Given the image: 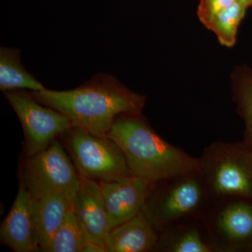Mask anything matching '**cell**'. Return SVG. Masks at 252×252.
Instances as JSON below:
<instances>
[{
  "label": "cell",
  "instance_id": "obj_18",
  "mask_svg": "<svg viewBox=\"0 0 252 252\" xmlns=\"http://www.w3.org/2000/svg\"><path fill=\"white\" fill-rule=\"evenodd\" d=\"M245 5L235 1L215 16L206 27L214 32L220 44L232 47L236 41L237 33L246 10Z\"/></svg>",
  "mask_w": 252,
  "mask_h": 252
},
{
  "label": "cell",
  "instance_id": "obj_3",
  "mask_svg": "<svg viewBox=\"0 0 252 252\" xmlns=\"http://www.w3.org/2000/svg\"><path fill=\"white\" fill-rule=\"evenodd\" d=\"M214 199L199 170L153 182L140 212L157 230L203 221Z\"/></svg>",
  "mask_w": 252,
  "mask_h": 252
},
{
  "label": "cell",
  "instance_id": "obj_1",
  "mask_svg": "<svg viewBox=\"0 0 252 252\" xmlns=\"http://www.w3.org/2000/svg\"><path fill=\"white\" fill-rule=\"evenodd\" d=\"M41 104L63 113L73 126L107 136L119 116L142 114L145 97L129 90L110 74H96L71 91H31Z\"/></svg>",
  "mask_w": 252,
  "mask_h": 252
},
{
  "label": "cell",
  "instance_id": "obj_21",
  "mask_svg": "<svg viewBox=\"0 0 252 252\" xmlns=\"http://www.w3.org/2000/svg\"><path fill=\"white\" fill-rule=\"evenodd\" d=\"M236 1L240 4L245 5L248 8L252 6V0H236Z\"/></svg>",
  "mask_w": 252,
  "mask_h": 252
},
{
  "label": "cell",
  "instance_id": "obj_22",
  "mask_svg": "<svg viewBox=\"0 0 252 252\" xmlns=\"http://www.w3.org/2000/svg\"><path fill=\"white\" fill-rule=\"evenodd\" d=\"M244 140L246 141V142H248V143L249 144V145H250V147H251L252 151V141L246 140H245V139H244Z\"/></svg>",
  "mask_w": 252,
  "mask_h": 252
},
{
  "label": "cell",
  "instance_id": "obj_20",
  "mask_svg": "<svg viewBox=\"0 0 252 252\" xmlns=\"http://www.w3.org/2000/svg\"><path fill=\"white\" fill-rule=\"evenodd\" d=\"M81 252H107L105 247L99 244L89 241L81 250Z\"/></svg>",
  "mask_w": 252,
  "mask_h": 252
},
{
  "label": "cell",
  "instance_id": "obj_13",
  "mask_svg": "<svg viewBox=\"0 0 252 252\" xmlns=\"http://www.w3.org/2000/svg\"><path fill=\"white\" fill-rule=\"evenodd\" d=\"M159 233L140 214L111 230L107 252H153Z\"/></svg>",
  "mask_w": 252,
  "mask_h": 252
},
{
  "label": "cell",
  "instance_id": "obj_17",
  "mask_svg": "<svg viewBox=\"0 0 252 252\" xmlns=\"http://www.w3.org/2000/svg\"><path fill=\"white\" fill-rule=\"evenodd\" d=\"M233 92L237 110L245 122L244 139L252 141V71L247 66L235 69L233 74Z\"/></svg>",
  "mask_w": 252,
  "mask_h": 252
},
{
  "label": "cell",
  "instance_id": "obj_12",
  "mask_svg": "<svg viewBox=\"0 0 252 252\" xmlns=\"http://www.w3.org/2000/svg\"><path fill=\"white\" fill-rule=\"evenodd\" d=\"M28 190L32 196L39 252H46L55 233L72 208V203L67 197L57 192Z\"/></svg>",
  "mask_w": 252,
  "mask_h": 252
},
{
  "label": "cell",
  "instance_id": "obj_15",
  "mask_svg": "<svg viewBox=\"0 0 252 252\" xmlns=\"http://www.w3.org/2000/svg\"><path fill=\"white\" fill-rule=\"evenodd\" d=\"M41 91L46 89L23 67L21 51L15 48H0V90Z\"/></svg>",
  "mask_w": 252,
  "mask_h": 252
},
{
  "label": "cell",
  "instance_id": "obj_23",
  "mask_svg": "<svg viewBox=\"0 0 252 252\" xmlns=\"http://www.w3.org/2000/svg\"></svg>",
  "mask_w": 252,
  "mask_h": 252
},
{
  "label": "cell",
  "instance_id": "obj_7",
  "mask_svg": "<svg viewBox=\"0 0 252 252\" xmlns=\"http://www.w3.org/2000/svg\"><path fill=\"white\" fill-rule=\"evenodd\" d=\"M203 223L217 252H252L251 202L217 200Z\"/></svg>",
  "mask_w": 252,
  "mask_h": 252
},
{
  "label": "cell",
  "instance_id": "obj_5",
  "mask_svg": "<svg viewBox=\"0 0 252 252\" xmlns=\"http://www.w3.org/2000/svg\"><path fill=\"white\" fill-rule=\"evenodd\" d=\"M63 136L79 177L99 182L132 175L122 149L107 136L94 135L77 126Z\"/></svg>",
  "mask_w": 252,
  "mask_h": 252
},
{
  "label": "cell",
  "instance_id": "obj_2",
  "mask_svg": "<svg viewBox=\"0 0 252 252\" xmlns=\"http://www.w3.org/2000/svg\"><path fill=\"white\" fill-rule=\"evenodd\" d=\"M107 136L122 149L135 177L155 182L199 170V158L163 140L142 114L119 116Z\"/></svg>",
  "mask_w": 252,
  "mask_h": 252
},
{
  "label": "cell",
  "instance_id": "obj_11",
  "mask_svg": "<svg viewBox=\"0 0 252 252\" xmlns=\"http://www.w3.org/2000/svg\"><path fill=\"white\" fill-rule=\"evenodd\" d=\"M81 179V185L72 200V208L84 226L89 241L106 248L112 224L98 182Z\"/></svg>",
  "mask_w": 252,
  "mask_h": 252
},
{
  "label": "cell",
  "instance_id": "obj_19",
  "mask_svg": "<svg viewBox=\"0 0 252 252\" xmlns=\"http://www.w3.org/2000/svg\"><path fill=\"white\" fill-rule=\"evenodd\" d=\"M235 1L236 0H200L198 9L199 19L206 26L218 13Z\"/></svg>",
  "mask_w": 252,
  "mask_h": 252
},
{
  "label": "cell",
  "instance_id": "obj_16",
  "mask_svg": "<svg viewBox=\"0 0 252 252\" xmlns=\"http://www.w3.org/2000/svg\"><path fill=\"white\" fill-rule=\"evenodd\" d=\"M89 241L84 226L71 208L55 233L46 252H81Z\"/></svg>",
  "mask_w": 252,
  "mask_h": 252
},
{
  "label": "cell",
  "instance_id": "obj_6",
  "mask_svg": "<svg viewBox=\"0 0 252 252\" xmlns=\"http://www.w3.org/2000/svg\"><path fill=\"white\" fill-rule=\"evenodd\" d=\"M4 94L22 125L26 157L47 148L56 137L73 127L64 114L38 102L31 91H9Z\"/></svg>",
  "mask_w": 252,
  "mask_h": 252
},
{
  "label": "cell",
  "instance_id": "obj_14",
  "mask_svg": "<svg viewBox=\"0 0 252 252\" xmlns=\"http://www.w3.org/2000/svg\"><path fill=\"white\" fill-rule=\"evenodd\" d=\"M155 252H217L203 221L174 225L159 233Z\"/></svg>",
  "mask_w": 252,
  "mask_h": 252
},
{
  "label": "cell",
  "instance_id": "obj_8",
  "mask_svg": "<svg viewBox=\"0 0 252 252\" xmlns=\"http://www.w3.org/2000/svg\"><path fill=\"white\" fill-rule=\"evenodd\" d=\"M21 178L29 189L57 192L72 203L81 185L74 162L57 139L39 153L26 157Z\"/></svg>",
  "mask_w": 252,
  "mask_h": 252
},
{
  "label": "cell",
  "instance_id": "obj_9",
  "mask_svg": "<svg viewBox=\"0 0 252 252\" xmlns=\"http://www.w3.org/2000/svg\"><path fill=\"white\" fill-rule=\"evenodd\" d=\"M98 183L114 228L140 214L153 182L130 175Z\"/></svg>",
  "mask_w": 252,
  "mask_h": 252
},
{
  "label": "cell",
  "instance_id": "obj_4",
  "mask_svg": "<svg viewBox=\"0 0 252 252\" xmlns=\"http://www.w3.org/2000/svg\"><path fill=\"white\" fill-rule=\"evenodd\" d=\"M199 169L214 201L242 199L252 203V151L246 141H217L204 149Z\"/></svg>",
  "mask_w": 252,
  "mask_h": 252
},
{
  "label": "cell",
  "instance_id": "obj_10",
  "mask_svg": "<svg viewBox=\"0 0 252 252\" xmlns=\"http://www.w3.org/2000/svg\"><path fill=\"white\" fill-rule=\"evenodd\" d=\"M1 243L16 252H39L31 192L21 177L19 189L0 228Z\"/></svg>",
  "mask_w": 252,
  "mask_h": 252
}]
</instances>
